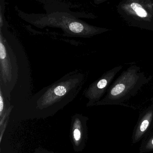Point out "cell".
Instances as JSON below:
<instances>
[{"mask_svg":"<svg viewBox=\"0 0 153 153\" xmlns=\"http://www.w3.org/2000/svg\"><path fill=\"white\" fill-rule=\"evenodd\" d=\"M85 75L79 71L68 73L44 88L29 100L36 111H54L72 101L82 87Z\"/></svg>","mask_w":153,"mask_h":153,"instance_id":"2","label":"cell"},{"mask_svg":"<svg viewBox=\"0 0 153 153\" xmlns=\"http://www.w3.org/2000/svg\"><path fill=\"white\" fill-rule=\"evenodd\" d=\"M107 80L105 79H101L99 82L97 83V87L99 89H102L104 88L107 85Z\"/></svg>","mask_w":153,"mask_h":153,"instance_id":"8","label":"cell"},{"mask_svg":"<svg viewBox=\"0 0 153 153\" xmlns=\"http://www.w3.org/2000/svg\"><path fill=\"white\" fill-rule=\"evenodd\" d=\"M153 122V107L143 111L140 116L138 121L132 133V143L139 142L149 131Z\"/></svg>","mask_w":153,"mask_h":153,"instance_id":"4","label":"cell"},{"mask_svg":"<svg viewBox=\"0 0 153 153\" xmlns=\"http://www.w3.org/2000/svg\"><path fill=\"white\" fill-rule=\"evenodd\" d=\"M153 151V133L149 134L142 141L139 148L140 153Z\"/></svg>","mask_w":153,"mask_h":153,"instance_id":"5","label":"cell"},{"mask_svg":"<svg viewBox=\"0 0 153 153\" xmlns=\"http://www.w3.org/2000/svg\"><path fill=\"white\" fill-rule=\"evenodd\" d=\"M0 91L10 101L29 95L32 78L28 58L22 45L9 31L6 19L0 23Z\"/></svg>","mask_w":153,"mask_h":153,"instance_id":"1","label":"cell"},{"mask_svg":"<svg viewBox=\"0 0 153 153\" xmlns=\"http://www.w3.org/2000/svg\"><path fill=\"white\" fill-rule=\"evenodd\" d=\"M125 88V86L124 85L122 84H119L112 88L111 94L113 96H117L121 94L124 91Z\"/></svg>","mask_w":153,"mask_h":153,"instance_id":"6","label":"cell"},{"mask_svg":"<svg viewBox=\"0 0 153 153\" xmlns=\"http://www.w3.org/2000/svg\"><path fill=\"white\" fill-rule=\"evenodd\" d=\"M135 11L137 13V15L140 17H146L147 16L146 12L142 7L139 8Z\"/></svg>","mask_w":153,"mask_h":153,"instance_id":"7","label":"cell"},{"mask_svg":"<svg viewBox=\"0 0 153 153\" xmlns=\"http://www.w3.org/2000/svg\"><path fill=\"white\" fill-rule=\"evenodd\" d=\"M131 8L135 11L138 8L140 7H142L141 6L140 4H137V3H133L131 5Z\"/></svg>","mask_w":153,"mask_h":153,"instance_id":"9","label":"cell"},{"mask_svg":"<svg viewBox=\"0 0 153 153\" xmlns=\"http://www.w3.org/2000/svg\"><path fill=\"white\" fill-rule=\"evenodd\" d=\"M88 118L81 114L73 116L71 121L70 137L75 151L83 150L87 140L86 122Z\"/></svg>","mask_w":153,"mask_h":153,"instance_id":"3","label":"cell"}]
</instances>
